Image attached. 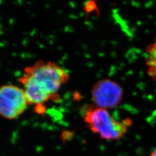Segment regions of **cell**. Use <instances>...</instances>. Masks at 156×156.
<instances>
[{
    "label": "cell",
    "instance_id": "1",
    "mask_svg": "<svg viewBox=\"0 0 156 156\" xmlns=\"http://www.w3.org/2000/svg\"><path fill=\"white\" fill-rule=\"evenodd\" d=\"M67 71L55 62L39 60L26 67L19 79L28 105H43L49 101L60 100L58 92L68 81Z\"/></svg>",
    "mask_w": 156,
    "mask_h": 156
},
{
    "label": "cell",
    "instance_id": "2",
    "mask_svg": "<svg viewBox=\"0 0 156 156\" xmlns=\"http://www.w3.org/2000/svg\"><path fill=\"white\" fill-rule=\"evenodd\" d=\"M83 116L84 122L93 133L98 134L102 139L109 140L122 138L133 124L129 118L118 121L112 116L108 110L95 105L86 106Z\"/></svg>",
    "mask_w": 156,
    "mask_h": 156
},
{
    "label": "cell",
    "instance_id": "3",
    "mask_svg": "<svg viewBox=\"0 0 156 156\" xmlns=\"http://www.w3.org/2000/svg\"><path fill=\"white\" fill-rule=\"evenodd\" d=\"M28 105L23 89L12 84L0 87V115L9 120L19 117Z\"/></svg>",
    "mask_w": 156,
    "mask_h": 156
},
{
    "label": "cell",
    "instance_id": "4",
    "mask_svg": "<svg viewBox=\"0 0 156 156\" xmlns=\"http://www.w3.org/2000/svg\"><path fill=\"white\" fill-rule=\"evenodd\" d=\"M123 88L116 82L102 79L94 84L91 96L94 105L108 110L119 106L123 99Z\"/></svg>",
    "mask_w": 156,
    "mask_h": 156
},
{
    "label": "cell",
    "instance_id": "5",
    "mask_svg": "<svg viewBox=\"0 0 156 156\" xmlns=\"http://www.w3.org/2000/svg\"><path fill=\"white\" fill-rule=\"evenodd\" d=\"M146 66L149 77L156 82V37L145 49Z\"/></svg>",
    "mask_w": 156,
    "mask_h": 156
},
{
    "label": "cell",
    "instance_id": "6",
    "mask_svg": "<svg viewBox=\"0 0 156 156\" xmlns=\"http://www.w3.org/2000/svg\"><path fill=\"white\" fill-rule=\"evenodd\" d=\"M150 156H156V149L151 152Z\"/></svg>",
    "mask_w": 156,
    "mask_h": 156
}]
</instances>
